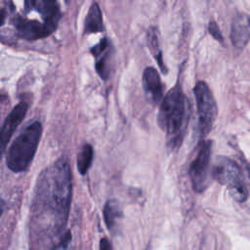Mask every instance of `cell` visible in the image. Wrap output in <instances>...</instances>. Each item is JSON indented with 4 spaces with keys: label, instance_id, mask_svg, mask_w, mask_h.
I'll return each instance as SVG.
<instances>
[{
    "label": "cell",
    "instance_id": "cell-14",
    "mask_svg": "<svg viewBox=\"0 0 250 250\" xmlns=\"http://www.w3.org/2000/svg\"><path fill=\"white\" fill-rule=\"evenodd\" d=\"M94 150L91 145L85 144L77 155V169L81 175H85L93 161Z\"/></svg>",
    "mask_w": 250,
    "mask_h": 250
},
{
    "label": "cell",
    "instance_id": "cell-12",
    "mask_svg": "<svg viewBox=\"0 0 250 250\" xmlns=\"http://www.w3.org/2000/svg\"><path fill=\"white\" fill-rule=\"evenodd\" d=\"M104 30L103 17L101 8L98 3H93L89 8L87 13L85 23H84V33H98Z\"/></svg>",
    "mask_w": 250,
    "mask_h": 250
},
{
    "label": "cell",
    "instance_id": "cell-16",
    "mask_svg": "<svg viewBox=\"0 0 250 250\" xmlns=\"http://www.w3.org/2000/svg\"><path fill=\"white\" fill-rule=\"evenodd\" d=\"M208 30H209V33L218 41L222 42L223 41V35H222V32L220 30V27L219 25L217 24V22L215 21H210L209 22V25H208Z\"/></svg>",
    "mask_w": 250,
    "mask_h": 250
},
{
    "label": "cell",
    "instance_id": "cell-7",
    "mask_svg": "<svg viewBox=\"0 0 250 250\" xmlns=\"http://www.w3.org/2000/svg\"><path fill=\"white\" fill-rule=\"evenodd\" d=\"M17 34L25 40H36L49 36L56 30V26H53L44 21L32 20L22 16H16L13 19Z\"/></svg>",
    "mask_w": 250,
    "mask_h": 250
},
{
    "label": "cell",
    "instance_id": "cell-17",
    "mask_svg": "<svg viewBox=\"0 0 250 250\" xmlns=\"http://www.w3.org/2000/svg\"><path fill=\"white\" fill-rule=\"evenodd\" d=\"M100 250H112L111 244L106 238H102L100 241Z\"/></svg>",
    "mask_w": 250,
    "mask_h": 250
},
{
    "label": "cell",
    "instance_id": "cell-8",
    "mask_svg": "<svg viewBox=\"0 0 250 250\" xmlns=\"http://www.w3.org/2000/svg\"><path fill=\"white\" fill-rule=\"evenodd\" d=\"M27 104L25 102L19 103L6 117L0 129V159L10 142V139L17 127L21 124L27 111Z\"/></svg>",
    "mask_w": 250,
    "mask_h": 250
},
{
    "label": "cell",
    "instance_id": "cell-10",
    "mask_svg": "<svg viewBox=\"0 0 250 250\" xmlns=\"http://www.w3.org/2000/svg\"><path fill=\"white\" fill-rule=\"evenodd\" d=\"M143 87L146 98L152 104H158L163 96V86L158 71L151 66L146 67L143 72Z\"/></svg>",
    "mask_w": 250,
    "mask_h": 250
},
{
    "label": "cell",
    "instance_id": "cell-5",
    "mask_svg": "<svg viewBox=\"0 0 250 250\" xmlns=\"http://www.w3.org/2000/svg\"><path fill=\"white\" fill-rule=\"evenodd\" d=\"M193 92L198 114V135L200 139H204L212 129L215 121L217 115V104L206 82L198 81L194 86Z\"/></svg>",
    "mask_w": 250,
    "mask_h": 250
},
{
    "label": "cell",
    "instance_id": "cell-13",
    "mask_svg": "<svg viewBox=\"0 0 250 250\" xmlns=\"http://www.w3.org/2000/svg\"><path fill=\"white\" fill-rule=\"evenodd\" d=\"M147 44H148V48H149L152 56L156 60L161 71L163 73H167V67L164 64V62L162 59V53H161V50L159 47L157 28L154 26L150 27L147 31Z\"/></svg>",
    "mask_w": 250,
    "mask_h": 250
},
{
    "label": "cell",
    "instance_id": "cell-15",
    "mask_svg": "<svg viewBox=\"0 0 250 250\" xmlns=\"http://www.w3.org/2000/svg\"><path fill=\"white\" fill-rule=\"evenodd\" d=\"M121 216V211L119 204L116 200L110 199L107 200L104 207V218L107 229H111L114 227L117 219Z\"/></svg>",
    "mask_w": 250,
    "mask_h": 250
},
{
    "label": "cell",
    "instance_id": "cell-2",
    "mask_svg": "<svg viewBox=\"0 0 250 250\" xmlns=\"http://www.w3.org/2000/svg\"><path fill=\"white\" fill-rule=\"evenodd\" d=\"M188 121L187 100L182 87L177 84L163 98L158 113V124L166 133L170 148L181 146Z\"/></svg>",
    "mask_w": 250,
    "mask_h": 250
},
{
    "label": "cell",
    "instance_id": "cell-19",
    "mask_svg": "<svg viewBox=\"0 0 250 250\" xmlns=\"http://www.w3.org/2000/svg\"><path fill=\"white\" fill-rule=\"evenodd\" d=\"M3 210H4V202H3V200L0 198V216H1L2 212H3Z\"/></svg>",
    "mask_w": 250,
    "mask_h": 250
},
{
    "label": "cell",
    "instance_id": "cell-3",
    "mask_svg": "<svg viewBox=\"0 0 250 250\" xmlns=\"http://www.w3.org/2000/svg\"><path fill=\"white\" fill-rule=\"evenodd\" d=\"M42 135V125L39 121L29 123L13 142L8 154L7 165L13 172L25 171L36 152Z\"/></svg>",
    "mask_w": 250,
    "mask_h": 250
},
{
    "label": "cell",
    "instance_id": "cell-6",
    "mask_svg": "<svg viewBox=\"0 0 250 250\" xmlns=\"http://www.w3.org/2000/svg\"><path fill=\"white\" fill-rule=\"evenodd\" d=\"M212 142L202 140L189 166V178L194 191L202 192L209 185Z\"/></svg>",
    "mask_w": 250,
    "mask_h": 250
},
{
    "label": "cell",
    "instance_id": "cell-11",
    "mask_svg": "<svg viewBox=\"0 0 250 250\" xmlns=\"http://www.w3.org/2000/svg\"><path fill=\"white\" fill-rule=\"evenodd\" d=\"M96 59V70L102 79H107L109 75V60L111 54L110 42L107 38H103L97 45L91 49Z\"/></svg>",
    "mask_w": 250,
    "mask_h": 250
},
{
    "label": "cell",
    "instance_id": "cell-18",
    "mask_svg": "<svg viewBox=\"0 0 250 250\" xmlns=\"http://www.w3.org/2000/svg\"><path fill=\"white\" fill-rule=\"evenodd\" d=\"M6 18H7V9L5 7L0 8V26L5 22Z\"/></svg>",
    "mask_w": 250,
    "mask_h": 250
},
{
    "label": "cell",
    "instance_id": "cell-1",
    "mask_svg": "<svg viewBox=\"0 0 250 250\" xmlns=\"http://www.w3.org/2000/svg\"><path fill=\"white\" fill-rule=\"evenodd\" d=\"M71 173L64 158L42 171L36 184L32 204L36 227L60 231L67 221L71 199Z\"/></svg>",
    "mask_w": 250,
    "mask_h": 250
},
{
    "label": "cell",
    "instance_id": "cell-9",
    "mask_svg": "<svg viewBox=\"0 0 250 250\" xmlns=\"http://www.w3.org/2000/svg\"><path fill=\"white\" fill-rule=\"evenodd\" d=\"M230 39L237 49H243L250 40V18L245 14L236 15L231 22Z\"/></svg>",
    "mask_w": 250,
    "mask_h": 250
},
{
    "label": "cell",
    "instance_id": "cell-4",
    "mask_svg": "<svg viewBox=\"0 0 250 250\" xmlns=\"http://www.w3.org/2000/svg\"><path fill=\"white\" fill-rule=\"evenodd\" d=\"M213 177L220 184L227 186L229 194L237 202H243L248 197V190L241 176L239 166L230 158L220 156L213 167Z\"/></svg>",
    "mask_w": 250,
    "mask_h": 250
}]
</instances>
